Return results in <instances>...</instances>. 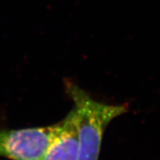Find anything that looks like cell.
Listing matches in <instances>:
<instances>
[{"label":"cell","instance_id":"6da1fadb","mask_svg":"<svg viewBox=\"0 0 160 160\" xmlns=\"http://www.w3.org/2000/svg\"><path fill=\"white\" fill-rule=\"evenodd\" d=\"M65 85L74 103L79 138L78 160H98L105 129L113 119L128 111V105L99 102L74 82L66 81Z\"/></svg>","mask_w":160,"mask_h":160},{"label":"cell","instance_id":"7a4b0ae2","mask_svg":"<svg viewBox=\"0 0 160 160\" xmlns=\"http://www.w3.org/2000/svg\"><path fill=\"white\" fill-rule=\"evenodd\" d=\"M57 125L0 129V157L11 160H42Z\"/></svg>","mask_w":160,"mask_h":160},{"label":"cell","instance_id":"3957f363","mask_svg":"<svg viewBox=\"0 0 160 160\" xmlns=\"http://www.w3.org/2000/svg\"><path fill=\"white\" fill-rule=\"evenodd\" d=\"M79 138L75 110L58 122L57 128L42 160H78Z\"/></svg>","mask_w":160,"mask_h":160}]
</instances>
